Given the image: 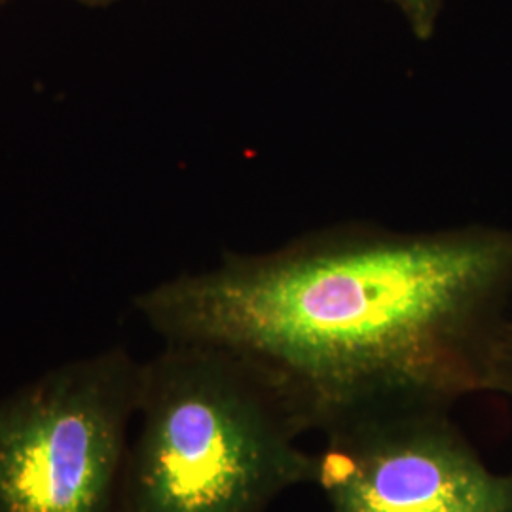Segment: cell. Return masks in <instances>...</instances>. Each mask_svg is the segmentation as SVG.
Returning <instances> with one entry per match:
<instances>
[{
	"label": "cell",
	"instance_id": "6da1fadb",
	"mask_svg": "<svg viewBox=\"0 0 512 512\" xmlns=\"http://www.w3.org/2000/svg\"><path fill=\"white\" fill-rule=\"evenodd\" d=\"M511 294V230L344 222L268 253H226L211 270L139 294L135 308L165 344L234 349L272 366L319 429L351 404L480 393Z\"/></svg>",
	"mask_w": 512,
	"mask_h": 512
},
{
	"label": "cell",
	"instance_id": "7a4b0ae2",
	"mask_svg": "<svg viewBox=\"0 0 512 512\" xmlns=\"http://www.w3.org/2000/svg\"><path fill=\"white\" fill-rule=\"evenodd\" d=\"M120 512H266L279 495L315 484L310 403L251 355L165 344L141 366Z\"/></svg>",
	"mask_w": 512,
	"mask_h": 512
},
{
	"label": "cell",
	"instance_id": "3957f363",
	"mask_svg": "<svg viewBox=\"0 0 512 512\" xmlns=\"http://www.w3.org/2000/svg\"><path fill=\"white\" fill-rule=\"evenodd\" d=\"M141 366L107 349L0 397V512H120Z\"/></svg>",
	"mask_w": 512,
	"mask_h": 512
},
{
	"label": "cell",
	"instance_id": "277c9868",
	"mask_svg": "<svg viewBox=\"0 0 512 512\" xmlns=\"http://www.w3.org/2000/svg\"><path fill=\"white\" fill-rule=\"evenodd\" d=\"M452 406L393 397L330 412L315 480L330 512H512V473L480 459Z\"/></svg>",
	"mask_w": 512,
	"mask_h": 512
},
{
	"label": "cell",
	"instance_id": "5b68a950",
	"mask_svg": "<svg viewBox=\"0 0 512 512\" xmlns=\"http://www.w3.org/2000/svg\"><path fill=\"white\" fill-rule=\"evenodd\" d=\"M501 393L512 399V321H505L482 370L480 393Z\"/></svg>",
	"mask_w": 512,
	"mask_h": 512
},
{
	"label": "cell",
	"instance_id": "8992f818",
	"mask_svg": "<svg viewBox=\"0 0 512 512\" xmlns=\"http://www.w3.org/2000/svg\"><path fill=\"white\" fill-rule=\"evenodd\" d=\"M401 12L412 31V35L420 42L431 40L437 25L440 12L444 8V0H391Z\"/></svg>",
	"mask_w": 512,
	"mask_h": 512
},
{
	"label": "cell",
	"instance_id": "52a82bcc",
	"mask_svg": "<svg viewBox=\"0 0 512 512\" xmlns=\"http://www.w3.org/2000/svg\"><path fill=\"white\" fill-rule=\"evenodd\" d=\"M73 2H78V4L88 6V8H107V6L118 2V0H73Z\"/></svg>",
	"mask_w": 512,
	"mask_h": 512
},
{
	"label": "cell",
	"instance_id": "ba28073f",
	"mask_svg": "<svg viewBox=\"0 0 512 512\" xmlns=\"http://www.w3.org/2000/svg\"><path fill=\"white\" fill-rule=\"evenodd\" d=\"M8 2H10V0H0V8H2L4 4H8Z\"/></svg>",
	"mask_w": 512,
	"mask_h": 512
}]
</instances>
